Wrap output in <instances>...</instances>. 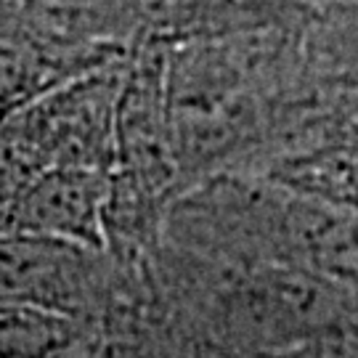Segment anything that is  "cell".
Listing matches in <instances>:
<instances>
[{
    "instance_id": "cell-1",
    "label": "cell",
    "mask_w": 358,
    "mask_h": 358,
    "mask_svg": "<svg viewBox=\"0 0 358 358\" xmlns=\"http://www.w3.org/2000/svg\"><path fill=\"white\" fill-rule=\"evenodd\" d=\"M115 289V255L0 231V308H35L93 321Z\"/></svg>"
},
{
    "instance_id": "cell-2",
    "label": "cell",
    "mask_w": 358,
    "mask_h": 358,
    "mask_svg": "<svg viewBox=\"0 0 358 358\" xmlns=\"http://www.w3.org/2000/svg\"><path fill=\"white\" fill-rule=\"evenodd\" d=\"M122 80L125 64H106L16 103L51 170H115Z\"/></svg>"
},
{
    "instance_id": "cell-3",
    "label": "cell",
    "mask_w": 358,
    "mask_h": 358,
    "mask_svg": "<svg viewBox=\"0 0 358 358\" xmlns=\"http://www.w3.org/2000/svg\"><path fill=\"white\" fill-rule=\"evenodd\" d=\"M112 173L59 167L48 170L0 217V231L35 234L106 252V213Z\"/></svg>"
},
{
    "instance_id": "cell-4",
    "label": "cell",
    "mask_w": 358,
    "mask_h": 358,
    "mask_svg": "<svg viewBox=\"0 0 358 358\" xmlns=\"http://www.w3.org/2000/svg\"><path fill=\"white\" fill-rule=\"evenodd\" d=\"M90 321L35 308H0V358H80Z\"/></svg>"
},
{
    "instance_id": "cell-5",
    "label": "cell",
    "mask_w": 358,
    "mask_h": 358,
    "mask_svg": "<svg viewBox=\"0 0 358 358\" xmlns=\"http://www.w3.org/2000/svg\"><path fill=\"white\" fill-rule=\"evenodd\" d=\"M11 109H13V106H11V103H6V101H0V122H3V117H6V115H8V112H11Z\"/></svg>"
}]
</instances>
